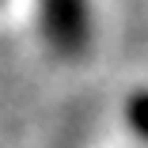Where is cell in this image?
I'll return each mask as SVG.
<instances>
[{"label": "cell", "mask_w": 148, "mask_h": 148, "mask_svg": "<svg viewBox=\"0 0 148 148\" xmlns=\"http://www.w3.org/2000/svg\"><path fill=\"white\" fill-rule=\"evenodd\" d=\"M42 27L53 49L69 57L84 53L91 38V19H87V0H42Z\"/></svg>", "instance_id": "obj_1"}, {"label": "cell", "mask_w": 148, "mask_h": 148, "mask_svg": "<svg viewBox=\"0 0 148 148\" xmlns=\"http://www.w3.org/2000/svg\"><path fill=\"white\" fill-rule=\"evenodd\" d=\"M125 114H129V125H133V129H137V133H140L144 140H148V91L133 95V99H129V110H125Z\"/></svg>", "instance_id": "obj_2"}]
</instances>
